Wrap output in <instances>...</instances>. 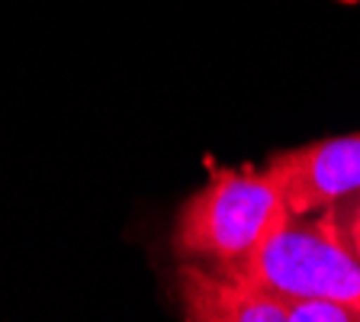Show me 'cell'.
<instances>
[{
    "label": "cell",
    "instance_id": "obj_6",
    "mask_svg": "<svg viewBox=\"0 0 360 322\" xmlns=\"http://www.w3.org/2000/svg\"><path fill=\"white\" fill-rule=\"evenodd\" d=\"M347 235H351V245H354V252H357V258H360V206H357V213L351 216V223H347Z\"/></svg>",
    "mask_w": 360,
    "mask_h": 322
},
{
    "label": "cell",
    "instance_id": "obj_1",
    "mask_svg": "<svg viewBox=\"0 0 360 322\" xmlns=\"http://www.w3.org/2000/svg\"><path fill=\"white\" fill-rule=\"evenodd\" d=\"M283 216L290 213L267 168H219L180 206L174 248L180 258L196 264L241 268Z\"/></svg>",
    "mask_w": 360,
    "mask_h": 322
},
{
    "label": "cell",
    "instance_id": "obj_3",
    "mask_svg": "<svg viewBox=\"0 0 360 322\" xmlns=\"http://www.w3.org/2000/svg\"><path fill=\"white\" fill-rule=\"evenodd\" d=\"M267 171L290 216L335 210L341 200L360 194V132L283 151Z\"/></svg>",
    "mask_w": 360,
    "mask_h": 322
},
{
    "label": "cell",
    "instance_id": "obj_2",
    "mask_svg": "<svg viewBox=\"0 0 360 322\" xmlns=\"http://www.w3.org/2000/svg\"><path fill=\"white\" fill-rule=\"evenodd\" d=\"M235 271L280 300L322 297L345 303L360 322V258L335 210H322L312 223L306 216H283Z\"/></svg>",
    "mask_w": 360,
    "mask_h": 322
},
{
    "label": "cell",
    "instance_id": "obj_5",
    "mask_svg": "<svg viewBox=\"0 0 360 322\" xmlns=\"http://www.w3.org/2000/svg\"><path fill=\"white\" fill-rule=\"evenodd\" d=\"M286 322H357V313L338 300H322V297H296L283 300Z\"/></svg>",
    "mask_w": 360,
    "mask_h": 322
},
{
    "label": "cell",
    "instance_id": "obj_4",
    "mask_svg": "<svg viewBox=\"0 0 360 322\" xmlns=\"http://www.w3.org/2000/svg\"><path fill=\"white\" fill-rule=\"evenodd\" d=\"M180 300L190 322H286L283 300L235 268L187 261L180 271Z\"/></svg>",
    "mask_w": 360,
    "mask_h": 322
}]
</instances>
